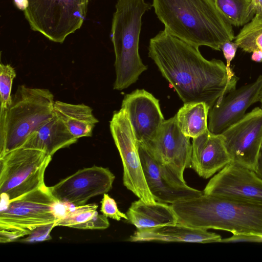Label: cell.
<instances>
[{"mask_svg": "<svg viewBox=\"0 0 262 262\" xmlns=\"http://www.w3.org/2000/svg\"><path fill=\"white\" fill-rule=\"evenodd\" d=\"M148 56L184 103L202 102L210 109L236 89L223 61L206 59L199 47L164 30L150 39Z\"/></svg>", "mask_w": 262, "mask_h": 262, "instance_id": "1", "label": "cell"}, {"mask_svg": "<svg viewBox=\"0 0 262 262\" xmlns=\"http://www.w3.org/2000/svg\"><path fill=\"white\" fill-rule=\"evenodd\" d=\"M164 30L190 44L220 51L235 36L232 25L211 0H152Z\"/></svg>", "mask_w": 262, "mask_h": 262, "instance_id": "2", "label": "cell"}, {"mask_svg": "<svg viewBox=\"0 0 262 262\" xmlns=\"http://www.w3.org/2000/svg\"><path fill=\"white\" fill-rule=\"evenodd\" d=\"M171 205L178 223L190 227L262 235V203L203 194Z\"/></svg>", "mask_w": 262, "mask_h": 262, "instance_id": "3", "label": "cell"}, {"mask_svg": "<svg viewBox=\"0 0 262 262\" xmlns=\"http://www.w3.org/2000/svg\"><path fill=\"white\" fill-rule=\"evenodd\" d=\"M152 7L145 0H118L115 5L111 28L115 55L114 90L127 88L147 69L140 58L139 43L142 16Z\"/></svg>", "mask_w": 262, "mask_h": 262, "instance_id": "4", "label": "cell"}, {"mask_svg": "<svg viewBox=\"0 0 262 262\" xmlns=\"http://www.w3.org/2000/svg\"><path fill=\"white\" fill-rule=\"evenodd\" d=\"M54 102L48 89L18 86L8 108L0 111V157L20 148L34 131L54 117Z\"/></svg>", "mask_w": 262, "mask_h": 262, "instance_id": "5", "label": "cell"}, {"mask_svg": "<svg viewBox=\"0 0 262 262\" xmlns=\"http://www.w3.org/2000/svg\"><path fill=\"white\" fill-rule=\"evenodd\" d=\"M46 185L4 203L0 212V242H15L36 227L55 223L58 202Z\"/></svg>", "mask_w": 262, "mask_h": 262, "instance_id": "6", "label": "cell"}, {"mask_svg": "<svg viewBox=\"0 0 262 262\" xmlns=\"http://www.w3.org/2000/svg\"><path fill=\"white\" fill-rule=\"evenodd\" d=\"M24 15L34 31L62 43L82 26L89 0H27Z\"/></svg>", "mask_w": 262, "mask_h": 262, "instance_id": "7", "label": "cell"}, {"mask_svg": "<svg viewBox=\"0 0 262 262\" xmlns=\"http://www.w3.org/2000/svg\"><path fill=\"white\" fill-rule=\"evenodd\" d=\"M52 156L20 147L0 157L1 199L11 201L45 185L44 175Z\"/></svg>", "mask_w": 262, "mask_h": 262, "instance_id": "8", "label": "cell"}, {"mask_svg": "<svg viewBox=\"0 0 262 262\" xmlns=\"http://www.w3.org/2000/svg\"><path fill=\"white\" fill-rule=\"evenodd\" d=\"M110 126L122 162L124 185L145 203H155L146 182L138 142L126 112L122 108L115 112Z\"/></svg>", "mask_w": 262, "mask_h": 262, "instance_id": "9", "label": "cell"}, {"mask_svg": "<svg viewBox=\"0 0 262 262\" xmlns=\"http://www.w3.org/2000/svg\"><path fill=\"white\" fill-rule=\"evenodd\" d=\"M221 134L231 162L254 171L262 144V108H254Z\"/></svg>", "mask_w": 262, "mask_h": 262, "instance_id": "10", "label": "cell"}, {"mask_svg": "<svg viewBox=\"0 0 262 262\" xmlns=\"http://www.w3.org/2000/svg\"><path fill=\"white\" fill-rule=\"evenodd\" d=\"M141 144L157 161L185 181L184 170L191 167L192 144L181 132L175 116L165 120L150 140Z\"/></svg>", "mask_w": 262, "mask_h": 262, "instance_id": "11", "label": "cell"}, {"mask_svg": "<svg viewBox=\"0 0 262 262\" xmlns=\"http://www.w3.org/2000/svg\"><path fill=\"white\" fill-rule=\"evenodd\" d=\"M115 178L108 168L94 165L79 169L49 189L58 201L78 206L85 205L91 198L109 191Z\"/></svg>", "mask_w": 262, "mask_h": 262, "instance_id": "12", "label": "cell"}, {"mask_svg": "<svg viewBox=\"0 0 262 262\" xmlns=\"http://www.w3.org/2000/svg\"><path fill=\"white\" fill-rule=\"evenodd\" d=\"M138 149L147 185L156 201L172 204L203 194L202 191L188 186L185 181L157 161L139 142Z\"/></svg>", "mask_w": 262, "mask_h": 262, "instance_id": "13", "label": "cell"}, {"mask_svg": "<svg viewBox=\"0 0 262 262\" xmlns=\"http://www.w3.org/2000/svg\"><path fill=\"white\" fill-rule=\"evenodd\" d=\"M203 192L262 203V179L254 170L231 162L210 180Z\"/></svg>", "mask_w": 262, "mask_h": 262, "instance_id": "14", "label": "cell"}, {"mask_svg": "<svg viewBox=\"0 0 262 262\" xmlns=\"http://www.w3.org/2000/svg\"><path fill=\"white\" fill-rule=\"evenodd\" d=\"M262 91V75L253 82L230 92L209 110L208 130L220 134L238 121L253 103L259 101Z\"/></svg>", "mask_w": 262, "mask_h": 262, "instance_id": "15", "label": "cell"}, {"mask_svg": "<svg viewBox=\"0 0 262 262\" xmlns=\"http://www.w3.org/2000/svg\"><path fill=\"white\" fill-rule=\"evenodd\" d=\"M121 108L126 112L138 142L142 144L156 135L165 121L159 100L143 89L126 94Z\"/></svg>", "mask_w": 262, "mask_h": 262, "instance_id": "16", "label": "cell"}, {"mask_svg": "<svg viewBox=\"0 0 262 262\" xmlns=\"http://www.w3.org/2000/svg\"><path fill=\"white\" fill-rule=\"evenodd\" d=\"M231 162L221 134L208 130L192 139L191 168L200 177L208 179Z\"/></svg>", "mask_w": 262, "mask_h": 262, "instance_id": "17", "label": "cell"}, {"mask_svg": "<svg viewBox=\"0 0 262 262\" xmlns=\"http://www.w3.org/2000/svg\"><path fill=\"white\" fill-rule=\"evenodd\" d=\"M222 237L206 229L179 223L137 229L128 241L133 242H164L209 243L221 242Z\"/></svg>", "mask_w": 262, "mask_h": 262, "instance_id": "18", "label": "cell"}, {"mask_svg": "<svg viewBox=\"0 0 262 262\" xmlns=\"http://www.w3.org/2000/svg\"><path fill=\"white\" fill-rule=\"evenodd\" d=\"M78 140L54 115L52 119L34 131L21 147L40 150L53 156L58 150L70 146Z\"/></svg>", "mask_w": 262, "mask_h": 262, "instance_id": "19", "label": "cell"}, {"mask_svg": "<svg viewBox=\"0 0 262 262\" xmlns=\"http://www.w3.org/2000/svg\"><path fill=\"white\" fill-rule=\"evenodd\" d=\"M55 115L59 118L75 138L92 137L95 125L99 122L92 108L84 104H71L55 101Z\"/></svg>", "mask_w": 262, "mask_h": 262, "instance_id": "20", "label": "cell"}, {"mask_svg": "<svg viewBox=\"0 0 262 262\" xmlns=\"http://www.w3.org/2000/svg\"><path fill=\"white\" fill-rule=\"evenodd\" d=\"M126 214L127 221L137 229L178 223L171 205L158 201L147 204L139 199L132 203Z\"/></svg>", "mask_w": 262, "mask_h": 262, "instance_id": "21", "label": "cell"}, {"mask_svg": "<svg viewBox=\"0 0 262 262\" xmlns=\"http://www.w3.org/2000/svg\"><path fill=\"white\" fill-rule=\"evenodd\" d=\"M209 110V106L202 102L184 103L175 115L182 133L193 139L208 130Z\"/></svg>", "mask_w": 262, "mask_h": 262, "instance_id": "22", "label": "cell"}, {"mask_svg": "<svg viewBox=\"0 0 262 262\" xmlns=\"http://www.w3.org/2000/svg\"><path fill=\"white\" fill-rule=\"evenodd\" d=\"M232 26H244L254 17L253 0H211Z\"/></svg>", "mask_w": 262, "mask_h": 262, "instance_id": "23", "label": "cell"}, {"mask_svg": "<svg viewBox=\"0 0 262 262\" xmlns=\"http://www.w3.org/2000/svg\"><path fill=\"white\" fill-rule=\"evenodd\" d=\"M234 39L238 47L245 52L262 51V22L253 18L244 26Z\"/></svg>", "mask_w": 262, "mask_h": 262, "instance_id": "24", "label": "cell"}, {"mask_svg": "<svg viewBox=\"0 0 262 262\" xmlns=\"http://www.w3.org/2000/svg\"><path fill=\"white\" fill-rule=\"evenodd\" d=\"M98 205L90 204L78 206H73L62 218L55 222V226H66L77 228L91 219L97 212Z\"/></svg>", "mask_w": 262, "mask_h": 262, "instance_id": "25", "label": "cell"}, {"mask_svg": "<svg viewBox=\"0 0 262 262\" xmlns=\"http://www.w3.org/2000/svg\"><path fill=\"white\" fill-rule=\"evenodd\" d=\"M16 72L10 64H0V101L1 111L7 110L11 104L12 97L11 90Z\"/></svg>", "mask_w": 262, "mask_h": 262, "instance_id": "26", "label": "cell"}, {"mask_svg": "<svg viewBox=\"0 0 262 262\" xmlns=\"http://www.w3.org/2000/svg\"><path fill=\"white\" fill-rule=\"evenodd\" d=\"M100 211L106 217L120 221L124 219L127 221L128 217L126 214H125L119 210L115 200L111 198L108 194H103V197L101 201Z\"/></svg>", "mask_w": 262, "mask_h": 262, "instance_id": "27", "label": "cell"}, {"mask_svg": "<svg viewBox=\"0 0 262 262\" xmlns=\"http://www.w3.org/2000/svg\"><path fill=\"white\" fill-rule=\"evenodd\" d=\"M55 227V223L39 226L35 228L27 237L19 241L26 243H34L50 240L52 239L50 232Z\"/></svg>", "mask_w": 262, "mask_h": 262, "instance_id": "28", "label": "cell"}, {"mask_svg": "<svg viewBox=\"0 0 262 262\" xmlns=\"http://www.w3.org/2000/svg\"><path fill=\"white\" fill-rule=\"evenodd\" d=\"M237 48L238 47L236 43L232 41H227L221 46V50L226 60V70L229 79L230 81H237L238 79V78L235 76L230 68L231 61L235 56Z\"/></svg>", "mask_w": 262, "mask_h": 262, "instance_id": "29", "label": "cell"}, {"mask_svg": "<svg viewBox=\"0 0 262 262\" xmlns=\"http://www.w3.org/2000/svg\"><path fill=\"white\" fill-rule=\"evenodd\" d=\"M110 226L107 218L98 212L86 223L78 226L77 229H105Z\"/></svg>", "mask_w": 262, "mask_h": 262, "instance_id": "30", "label": "cell"}, {"mask_svg": "<svg viewBox=\"0 0 262 262\" xmlns=\"http://www.w3.org/2000/svg\"><path fill=\"white\" fill-rule=\"evenodd\" d=\"M262 243V235L260 234H233L232 236L222 239L221 243L236 242Z\"/></svg>", "mask_w": 262, "mask_h": 262, "instance_id": "31", "label": "cell"}, {"mask_svg": "<svg viewBox=\"0 0 262 262\" xmlns=\"http://www.w3.org/2000/svg\"><path fill=\"white\" fill-rule=\"evenodd\" d=\"M253 6L255 12L254 17L262 21V0H253Z\"/></svg>", "mask_w": 262, "mask_h": 262, "instance_id": "32", "label": "cell"}, {"mask_svg": "<svg viewBox=\"0 0 262 262\" xmlns=\"http://www.w3.org/2000/svg\"><path fill=\"white\" fill-rule=\"evenodd\" d=\"M254 171L262 179V144L258 155Z\"/></svg>", "mask_w": 262, "mask_h": 262, "instance_id": "33", "label": "cell"}, {"mask_svg": "<svg viewBox=\"0 0 262 262\" xmlns=\"http://www.w3.org/2000/svg\"><path fill=\"white\" fill-rule=\"evenodd\" d=\"M251 59L255 62H262V51L255 50L252 52Z\"/></svg>", "mask_w": 262, "mask_h": 262, "instance_id": "34", "label": "cell"}, {"mask_svg": "<svg viewBox=\"0 0 262 262\" xmlns=\"http://www.w3.org/2000/svg\"><path fill=\"white\" fill-rule=\"evenodd\" d=\"M16 7L22 10H25L27 7V0H14Z\"/></svg>", "mask_w": 262, "mask_h": 262, "instance_id": "35", "label": "cell"}, {"mask_svg": "<svg viewBox=\"0 0 262 262\" xmlns=\"http://www.w3.org/2000/svg\"><path fill=\"white\" fill-rule=\"evenodd\" d=\"M259 101L260 102L261 105H262V91L259 95Z\"/></svg>", "mask_w": 262, "mask_h": 262, "instance_id": "36", "label": "cell"}, {"mask_svg": "<svg viewBox=\"0 0 262 262\" xmlns=\"http://www.w3.org/2000/svg\"><path fill=\"white\" fill-rule=\"evenodd\" d=\"M90 1V0H89Z\"/></svg>", "mask_w": 262, "mask_h": 262, "instance_id": "37", "label": "cell"}]
</instances>
